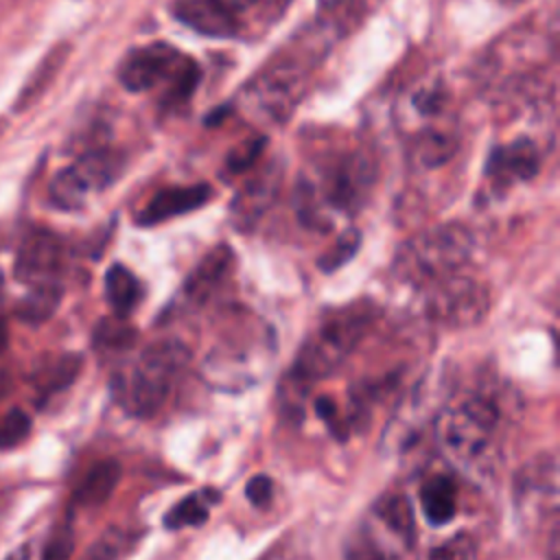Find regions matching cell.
Listing matches in <instances>:
<instances>
[{
  "mask_svg": "<svg viewBox=\"0 0 560 560\" xmlns=\"http://www.w3.org/2000/svg\"><path fill=\"white\" fill-rule=\"evenodd\" d=\"M74 549V536L70 527H63L59 532H55L48 540V545L44 547L42 560H68L70 553Z\"/></svg>",
  "mask_w": 560,
  "mask_h": 560,
  "instance_id": "4dcf8cb0",
  "label": "cell"
},
{
  "mask_svg": "<svg viewBox=\"0 0 560 560\" xmlns=\"http://www.w3.org/2000/svg\"><path fill=\"white\" fill-rule=\"evenodd\" d=\"M212 197V188L208 184H190V186H168L158 190L144 208L138 212L136 221L140 225H155L168 221L173 217L188 214L201 208Z\"/></svg>",
  "mask_w": 560,
  "mask_h": 560,
  "instance_id": "2e32d148",
  "label": "cell"
},
{
  "mask_svg": "<svg viewBox=\"0 0 560 560\" xmlns=\"http://www.w3.org/2000/svg\"><path fill=\"white\" fill-rule=\"evenodd\" d=\"M413 540L416 518L409 499L405 494L381 497L359 532V547L368 551L361 560H394L409 551Z\"/></svg>",
  "mask_w": 560,
  "mask_h": 560,
  "instance_id": "52a82bcc",
  "label": "cell"
},
{
  "mask_svg": "<svg viewBox=\"0 0 560 560\" xmlns=\"http://www.w3.org/2000/svg\"><path fill=\"white\" fill-rule=\"evenodd\" d=\"M7 346V328H4V324L0 322V350Z\"/></svg>",
  "mask_w": 560,
  "mask_h": 560,
  "instance_id": "d590c367",
  "label": "cell"
},
{
  "mask_svg": "<svg viewBox=\"0 0 560 560\" xmlns=\"http://www.w3.org/2000/svg\"><path fill=\"white\" fill-rule=\"evenodd\" d=\"M232 267V252L225 245L214 247L206 254V258L192 269L184 284V298L188 304H201L206 302L219 284L228 278Z\"/></svg>",
  "mask_w": 560,
  "mask_h": 560,
  "instance_id": "e0dca14e",
  "label": "cell"
},
{
  "mask_svg": "<svg viewBox=\"0 0 560 560\" xmlns=\"http://www.w3.org/2000/svg\"><path fill=\"white\" fill-rule=\"evenodd\" d=\"M4 560H31V551H28V545H20L15 547Z\"/></svg>",
  "mask_w": 560,
  "mask_h": 560,
  "instance_id": "836d02e7",
  "label": "cell"
},
{
  "mask_svg": "<svg viewBox=\"0 0 560 560\" xmlns=\"http://www.w3.org/2000/svg\"><path fill=\"white\" fill-rule=\"evenodd\" d=\"M197 63L164 42H151L133 48L118 68V81L129 92H149L166 83V101L171 103L188 98L197 85Z\"/></svg>",
  "mask_w": 560,
  "mask_h": 560,
  "instance_id": "8992f818",
  "label": "cell"
},
{
  "mask_svg": "<svg viewBox=\"0 0 560 560\" xmlns=\"http://www.w3.org/2000/svg\"><path fill=\"white\" fill-rule=\"evenodd\" d=\"M457 151V136L444 127H424L411 142L416 162L424 168H435L448 162Z\"/></svg>",
  "mask_w": 560,
  "mask_h": 560,
  "instance_id": "ffe728a7",
  "label": "cell"
},
{
  "mask_svg": "<svg viewBox=\"0 0 560 560\" xmlns=\"http://www.w3.org/2000/svg\"><path fill=\"white\" fill-rule=\"evenodd\" d=\"M508 392L477 385L453 394L435 418L440 448L464 470L494 466L501 435L510 422Z\"/></svg>",
  "mask_w": 560,
  "mask_h": 560,
  "instance_id": "6da1fadb",
  "label": "cell"
},
{
  "mask_svg": "<svg viewBox=\"0 0 560 560\" xmlns=\"http://www.w3.org/2000/svg\"><path fill=\"white\" fill-rule=\"evenodd\" d=\"M171 13L177 22L203 37H236L241 22L219 0H173Z\"/></svg>",
  "mask_w": 560,
  "mask_h": 560,
  "instance_id": "9a60e30c",
  "label": "cell"
},
{
  "mask_svg": "<svg viewBox=\"0 0 560 560\" xmlns=\"http://www.w3.org/2000/svg\"><path fill=\"white\" fill-rule=\"evenodd\" d=\"M420 508L431 525H446L457 512V488L446 475H435L420 488Z\"/></svg>",
  "mask_w": 560,
  "mask_h": 560,
  "instance_id": "ac0fdd59",
  "label": "cell"
},
{
  "mask_svg": "<svg viewBox=\"0 0 560 560\" xmlns=\"http://www.w3.org/2000/svg\"><path fill=\"white\" fill-rule=\"evenodd\" d=\"M540 164V149L529 138H516L508 144H497L488 153L483 175L494 188H510L514 184L534 179Z\"/></svg>",
  "mask_w": 560,
  "mask_h": 560,
  "instance_id": "4fadbf2b",
  "label": "cell"
},
{
  "mask_svg": "<svg viewBox=\"0 0 560 560\" xmlns=\"http://www.w3.org/2000/svg\"><path fill=\"white\" fill-rule=\"evenodd\" d=\"M477 558H479V547L475 536H470L468 532H459L446 538L444 542L433 547L429 553V560H477Z\"/></svg>",
  "mask_w": 560,
  "mask_h": 560,
  "instance_id": "4316f807",
  "label": "cell"
},
{
  "mask_svg": "<svg viewBox=\"0 0 560 560\" xmlns=\"http://www.w3.org/2000/svg\"><path fill=\"white\" fill-rule=\"evenodd\" d=\"M470 254L472 234L459 223H444L409 238L394 258V271L402 282L427 289L459 273Z\"/></svg>",
  "mask_w": 560,
  "mask_h": 560,
  "instance_id": "5b68a950",
  "label": "cell"
},
{
  "mask_svg": "<svg viewBox=\"0 0 560 560\" xmlns=\"http://www.w3.org/2000/svg\"><path fill=\"white\" fill-rule=\"evenodd\" d=\"M409 105L413 109V114L422 116V118H433L440 116L444 105H446V90L442 85L440 79L433 81H424L420 83L411 96H409Z\"/></svg>",
  "mask_w": 560,
  "mask_h": 560,
  "instance_id": "484cf974",
  "label": "cell"
},
{
  "mask_svg": "<svg viewBox=\"0 0 560 560\" xmlns=\"http://www.w3.org/2000/svg\"><path fill=\"white\" fill-rule=\"evenodd\" d=\"M238 22H241V26H243V15H249L252 11H256V9H260V7H271L273 9V13H282V9H284V4L289 2V0H219Z\"/></svg>",
  "mask_w": 560,
  "mask_h": 560,
  "instance_id": "1f68e13d",
  "label": "cell"
},
{
  "mask_svg": "<svg viewBox=\"0 0 560 560\" xmlns=\"http://www.w3.org/2000/svg\"><path fill=\"white\" fill-rule=\"evenodd\" d=\"M31 431V418L22 409H11L0 420V448H11L20 444Z\"/></svg>",
  "mask_w": 560,
  "mask_h": 560,
  "instance_id": "f546056e",
  "label": "cell"
},
{
  "mask_svg": "<svg viewBox=\"0 0 560 560\" xmlns=\"http://www.w3.org/2000/svg\"><path fill=\"white\" fill-rule=\"evenodd\" d=\"M424 291V315L438 326L462 328L481 322L490 308V295L486 284L464 276L462 271L444 278Z\"/></svg>",
  "mask_w": 560,
  "mask_h": 560,
  "instance_id": "9c48e42d",
  "label": "cell"
},
{
  "mask_svg": "<svg viewBox=\"0 0 560 560\" xmlns=\"http://www.w3.org/2000/svg\"><path fill=\"white\" fill-rule=\"evenodd\" d=\"M374 179L376 164L361 149L319 158L295 186L298 219L313 230H330L337 217H350L365 203Z\"/></svg>",
  "mask_w": 560,
  "mask_h": 560,
  "instance_id": "7a4b0ae2",
  "label": "cell"
},
{
  "mask_svg": "<svg viewBox=\"0 0 560 560\" xmlns=\"http://www.w3.org/2000/svg\"><path fill=\"white\" fill-rule=\"evenodd\" d=\"M81 370V357L79 354H61L55 361H50L42 372L37 374V385L42 392H59L68 387Z\"/></svg>",
  "mask_w": 560,
  "mask_h": 560,
  "instance_id": "d4e9b609",
  "label": "cell"
},
{
  "mask_svg": "<svg viewBox=\"0 0 560 560\" xmlns=\"http://www.w3.org/2000/svg\"><path fill=\"white\" fill-rule=\"evenodd\" d=\"M343 2H348V0H319V4H322L324 9H337V7H341Z\"/></svg>",
  "mask_w": 560,
  "mask_h": 560,
  "instance_id": "e575fe53",
  "label": "cell"
},
{
  "mask_svg": "<svg viewBox=\"0 0 560 560\" xmlns=\"http://www.w3.org/2000/svg\"><path fill=\"white\" fill-rule=\"evenodd\" d=\"M188 361L190 352L182 341H155L147 346L129 368L114 374V398L127 413L151 418L171 398Z\"/></svg>",
  "mask_w": 560,
  "mask_h": 560,
  "instance_id": "3957f363",
  "label": "cell"
},
{
  "mask_svg": "<svg viewBox=\"0 0 560 560\" xmlns=\"http://www.w3.org/2000/svg\"><path fill=\"white\" fill-rule=\"evenodd\" d=\"M494 2H499V4H503V7H514V4H521L523 0H494Z\"/></svg>",
  "mask_w": 560,
  "mask_h": 560,
  "instance_id": "8d00e7d4",
  "label": "cell"
},
{
  "mask_svg": "<svg viewBox=\"0 0 560 560\" xmlns=\"http://www.w3.org/2000/svg\"><path fill=\"white\" fill-rule=\"evenodd\" d=\"M558 470L551 455L529 459L514 477V505L525 523H538L556 514Z\"/></svg>",
  "mask_w": 560,
  "mask_h": 560,
  "instance_id": "7c38bea8",
  "label": "cell"
},
{
  "mask_svg": "<svg viewBox=\"0 0 560 560\" xmlns=\"http://www.w3.org/2000/svg\"><path fill=\"white\" fill-rule=\"evenodd\" d=\"M245 494H247V499H249L254 505L262 508V505H267V503L271 501V497H273V483H271L269 477L256 475V477H252V479L247 481Z\"/></svg>",
  "mask_w": 560,
  "mask_h": 560,
  "instance_id": "d6a6232c",
  "label": "cell"
},
{
  "mask_svg": "<svg viewBox=\"0 0 560 560\" xmlns=\"http://www.w3.org/2000/svg\"><path fill=\"white\" fill-rule=\"evenodd\" d=\"M63 262V243L46 230L28 234L15 258V278L26 284L55 282Z\"/></svg>",
  "mask_w": 560,
  "mask_h": 560,
  "instance_id": "5bb4252c",
  "label": "cell"
},
{
  "mask_svg": "<svg viewBox=\"0 0 560 560\" xmlns=\"http://www.w3.org/2000/svg\"><path fill=\"white\" fill-rule=\"evenodd\" d=\"M105 298L116 317H127L133 313L142 298L140 280L122 265H112L105 273Z\"/></svg>",
  "mask_w": 560,
  "mask_h": 560,
  "instance_id": "7402d4cb",
  "label": "cell"
},
{
  "mask_svg": "<svg viewBox=\"0 0 560 560\" xmlns=\"http://www.w3.org/2000/svg\"><path fill=\"white\" fill-rule=\"evenodd\" d=\"M269 339L262 335H256L247 346L241 343L236 337H228L219 341L203 361V376L208 383H214L219 387H243L258 378V374L265 370V363L269 361L267 354Z\"/></svg>",
  "mask_w": 560,
  "mask_h": 560,
  "instance_id": "30bf717a",
  "label": "cell"
},
{
  "mask_svg": "<svg viewBox=\"0 0 560 560\" xmlns=\"http://www.w3.org/2000/svg\"><path fill=\"white\" fill-rule=\"evenodd\" d=\"M61 287L57 282H44V284H33L31 291L18 302L15 306V317L26 322V324H42L52 313L57 311L61 302Z\"/></svg>",
  "mask_w": 560,
  "mask_h": 560,
  "instance_id": "603a6c76",
  "label": "cell"
},
{
  "mask_svg": "<svg viewBox=\"0 0 560 560\" xmlns=\"http://www.w3.org/2000/svg\"><path fill=\"white\" fill-rule=\"evenodd\" d=\"M125 160L114 149H92L61 168L50 182V199L63 210L81 208L92 195L112 186L122 173Z\"/></svg>",
  "mask_w": 560,
  "mask_h": 560,
  "instance_id": "ba28073f",
  "label": "cell"
},
{
  "mask_svg": "<svg viewBox=\"0 0 560 560\" xmlns=\"http://www.w3.org/2000/svg\"><path fill=\"white\" fill-rule=\"evenodd\" d=\"M359 243H361V236H359V232L354 230V228H348V230H343L339 236H337V241H335V245L319 258V269L322 271H335V269H339L343 262H348L352 256H354V252L359 249Z\"/></svg>",
  "mask_w": 560,
  "mask_h": 560,
  "instance_id": "83f0119b",
  "label": "cell"
},
{
  "mask_svg": "<svg viewBox=\"0 0 560 560\" xmlns=\"http://www.w3.org/2000/svg\"><path fill=\"white\" fill-rule=\"evenodd\" d=\"M276 195V177L262 175L254 179L249 186L241 190V195L232 203V219L234 223L245 230L258 221V217L271 206Z\"/></svg>",
  "mask_w": 560,
  "mask_h": 560,
  "instance_id": "d6986e66",
  "label": "cell"
},
{
  "mask_svg": "<svg viewBox=\"0 0 560 560\" xmlns=\"http://www.w3.org/2000/svg\"><path fill=\"white\" fill-rule=\"evenodd\" d=\"M374 317L376 308L370 302H352L330 311L304 339L289 376L308 385L332 374L370 330Z\"/></svg>",
  "mask_w": 560,
  "mask_h": 560,
  "instance_id": "277c9868",
  "label": "cell"
},
{
  "mask_svg": "<svg viewBox=\"0 0 560 560\" xmlns=\"http://www.w3.org/2000/svg\"><path fill=\"white\" fill-rule=\"evenodd\" d=\"M136 332L122 322V317L116 319H103L94 330V343L105 350H120L131 346Z\"/></svg>",
  "mask_w": 560,
  "mask_h": 560,
  "instance_id": "f1b7e54d",
  "label": "cell"
},
{
  "mask_svg": "<svg viewBox=\"0 0 560 560\" xmlns=\"http://www.w3.org/2000/svg\"><path fill=\"white\" fill-rule=\"evenodd\" d=\"M302 90V70L291 61H278L271 68H265L245 85L243 94L249 107L267 118L280 120L291 114L300 98Z\"/></svg>",
  "mask_w": 560,
  "mask_h": 560,
  "instance_id": "8fae6325",
  "label": "cell"
},
{
  "mask_svg": "<svg viewBox=\"0 0 560 560\" xmlns=\"http://www.w3.org/2000/svg\"><path fill=\"white\" fill-rule=\"evenodd\" d=\"M118 479H120V464L116 459H103L94 464L88 470V475L81 479L74 492V501L83 508L101 505L109 499V494L118 486Z\"/></svg>",
  "mask_w": 560,
  "mask_h": 560,
  "instance_id": "44dd1931",
  "label": "cell"
},
{
  "mask_svg": "<svg viewBox=\"0 0 560 560\" xmlns=\"http://www.w3.org/2000/svg\"><path fill=\"white\" fill-rule=\"evenodd\" d=\"M219 501V492L206 488V490H197L188 497H184L177 505H173L166 516H164V525L168 529H182V527H197L201 523L208 521L210 516V508L212 503Z\"/></svg>",
  "mask_w": 560,
  "mask_h": 560,
  "instance_id": "cb8c5ba5",
  "label": "cell"
}]
</instances>
